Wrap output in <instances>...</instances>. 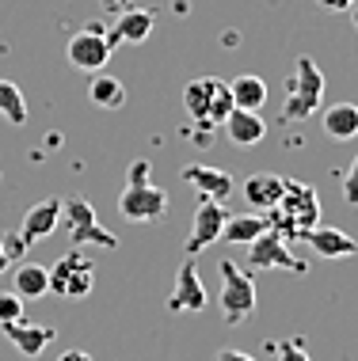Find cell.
I'll list each match as a JSON object with an SVG mask.
<instances>
[{
  "instance_id": "cell-1",
  "label": "cell",
  "mask_w": 358,
  "mask_h": 361,
  "mask_svg": "<svg viewBox=\"0 0 358 361\" xmlns=\"http://www.w3.org/2000/svg\"><path fill=\"white\" fill-rule=\"evenodd\" d=\"M316 221H321V198H316V190L297 179H286L282 202L270 209V228L282 232L286 240H294V236L305 240V232H313Z\"/></svg>"
},
{
  "instance_id": "cell-3",
  "label": "cell",
  "mask_w": 358,
  "mask_h": 361,
  "mask_svg": "<svg viewBox=\"0 0 358 361\" xmlns=\"http://www.w3.org/2000/svg\"><path fill=\"white\" fill-rule=\"evenodd\" d=\"M324 99V73L313 57H297L294 76L286 84V106H282V118L286 122H305L313 118V111Z\"/></svg>"
},
{
  "instance_id": "cell-15",
  "label": "cell",
  "mask_w": 358,
  "mask_h": 361,
  "mask_svg": "<svg viewBox=\"0 0 358 361\" xmlns=\"http://www.w3.org/2000/svg\"><path fill=\"white\" fill-rule=\"evenodd\" d=\"M221 84L225 80H217V76H198V80H191L183 87V106H187V114L202 130H210V106H214V95Z\"/></svg>"
},
{
  "instance_id": "cell-17",
  "label": "cell",
  "mask_w": 358,
  "mask_h": 361,
  "mask_svg": "<svg viewBox=\"0 0 358 361\" xmlns=\"http://www.w3.org/2000/svg\"><path fill=\"white\" fill-rule=\"evenodd\" d=\"M225 133L240 149H251V145H259L267 137V122L259 118V111H240V106H233V114L225 118Z\"/></svg>"
},
{
  "instance_id": "cell-8",
  "label": "cell",
  "mask_w": 358,
  "mask_h": 361,
  "mask_svg": "<svg viewBox=\"0 0 358 361\" xmlns=\"http://www.w3.org/2000/svg\"><path fill=\"white\" fill-rule=\"evenodd\" d=\"M248 267L251 270H290V274H305V262L290 251V240L275 228H267L259 240L248 243Z\"/></svg>"
},
{
  "instance_id": "cell-12",
  "label": "cell",
  "mask_w": 358,
  "mask_h": 361,
  "mask_svg": "<svg viewBox=\"0 0 358 361\" xmlns=\"http://www.w3.org/2000/svg\"><path fill=\"white\" fill-rule=\"evenodd\" d=\"M57 224H61V202L57 198H46V202H38V206H31L23 213V224H19V232L16 236L31 247V243L38 240H46L50 232H57Z\"/></svg>"
},
{
  "instance_id": "cell-7",
  "label": "cell",
  "mask_w": 358,
  "mask_h": 361,
  "mask_svg": "<svg viewBox=\"0 0 358 361\" xmlns=\"http://www.w3.org/2000/svg\"><path fill=\"white\" fill-rule=\"evenodd\" d=\"M111 54H114V46H111V38L100 23L80 27V31L69 38V46H65V57H69V65L76 73H103V65L111 61Z\"/></svg>"
},
{
  "instance_id": "cell-14",
  "label": "cell",
  "mask_w": 358,
  "mask_h": 361,
  "mask_svg": "<svg viewBox=\"0 0 358 361\" xmlns=\"http://www.w3.org/2000/svg\"><path fill=\"white\" fill-rule=\"evenodd\" d=\"M183 183H191L202 198H214V202H225L233 194V175L221 171V168H210V164H187L183 168Z\"/></svg>"
},
{
  "instance_id": "cell-9",
  "label": "cell",
  "mask_w": 358,
  "mask_h": 361,
  "mask_svg": "<svg viewBox=\"0 0 358 361\" xmlns=\"http://www.w3.org/2000/svg\"><path fill=\"white\" fill-rule=\"evenodd\" d=\"M225 221H229V209L214 198H202V206L195 209V224H191V236H187V255H198L206 251L210 243L221 240L225 232Z\"/></svg>"
},
{
  "instance_id": "cell-13",
  "label": "cell",
  "mask_w": 358,
  "mask_h": 361,
  "mask_svg": "<svg viewBox=\"0 0 358 361\" xmlns=\"http://www.w3.org/2000/svg\"><path fill=\"white\" fill-rule=\"evenodd\" d=\"M244 202L256 213H270L282 202V190H286V179L282 175H275V171H256V175H248L244 179Z\"/></svg>"
},
{
  "instance_id": "cell-29",
  "label": "cell",
  "mask_w": 358,
  "mask_h": 361,
  "mask_svg": "<svg viewBox=\"0 0 358 361\" xmlns=\"http://www.w3.org/2000/svg\"><path fill=\"white\" fill-rule=\"evenodd\" d=\"M321 8H328V12H347V8L354 4V0H316Z\"/></svg>"
},
{
  "instance_id": "cell-2",
  "label": "cell",
  "mask_w": 358,
  "mask_h": 361,
  "mask_svg": "<svg viewBox=\"0 0 358 361\" xmlns=\"http://www.w3.org/2000/svg\"><path fill=\"white\" fill-rule=\"evenodd\" d=\"M149 171H153L149 160H138L130 168V183H126L122 194H119V213L133 224L160 221L164 213H168V194H164L160 187H153Z\"/></svg>"
},
{
  "instance_id": "cell-24",
  "label": "cell",
  "mask_w": 358,
  "mask_h": 361,
  "mask_svg": "<svg viewBox=\"0 0 358 361\" xmlns=\"http://www.w3.org/2000/svg\"><path fill=\"white\" fill-rule=\"evenodd\" d=\"M0 114L12 126H27V95L12 80H0Z\"/></svg>"
},
{
  "instance_id": "cell-10",
  "label": "cell",
  "mask_w": 358,
  "mask_h": 361,
  "mask_svg": "<svg viewBox=\"0 0 358 361\" xmlns=\"http://www.w3.org/2000/svg\"><path fill=\"white\" fill-rule=\"evenodd\" d=\"M153 27H157V12H149V8H122L107 38H111V46H122V42L141 46V42H149Z\"/></svg>"
},
{
  "instance_id": "cell-23",
  "label": "cell",
  "mask_w": 358,
  "mask_h": 361,
  "mask_svg": "<svg viewBox=\"0 0 358 361\" xmlns=\"http://www.w3.org/2000/svg\"><path fill=\"white\" fill-rule=\"evenodd\" d=\"M16 293L23 300H38L42 293H50V270L35 267V262H23V267L16 270Z\"/></svg>"
},
{
  "instance_id": "cell-25",
  "label": "cell",
  "mask_w": 358,
  "mask_h": 361,
  "mask_svg": "<svg viewBox=\"0 0 358 361\" xmlns=\"http://www.w3.org/2000/svg\"><path fill=\"white\" fill-rule=\"evenodd\" d=\"M23 319V297L19 293H0V327Z\"/></svg>"
},
{
  "instance_id": "cell-22",
  "label": "cell",
  "mask_w": 358,
  "mask_h": 361,
  "mask_svg": "<svg viewBox=\"0 0 358 361\" xmlns=\"http://www.w3.org/2000/svg\"><path fill=\"white\" fill-rule=\"evenodd\" d=\"M229 92H233V103L240 106V111H259V106L267 103V84L259 80V76H237L233 84H229Z\"/></svg>"
},
{
  "instance_id": "cell-11",
  "label": "cell",
  "mask_w": 358,
  "mask_h": 361,
  "mask_svg": "<svg viewBox=\"0 0 358 361\" xmlns=\"http://www.w3.org/2000/svg\"><path fill=\"white\" fill-rule=\"evenodd\" d=\"M168 308L172 312H202L206 308V286H202L198 267L191 259L179 267L176 286H172V297H168Z\"/></svg>"
},
{
  "instance_id": "cell-4",
  "label": "cell",
  "mask_w": 358,
  "mask_h": 361,
  "mask_svg": "<svg viewBox=\"0 0 358 361\" xmlns=\"http://www.w3.org/2000/svg\"><path fill=\"white\" fill-rule=\"evenodd\" d=\"M217 270H221V319L229 327H240L256 312V281L233 259H221Z\"/></svg>"
},
{
  "instance_id": "cell-26",
  "label": "cell",
  "mask_w": 358,
  "mask_h": 361,
  "mask_svg": "<svg viewBox=\"0 0 358 361\" xmlns=\"http://www.w3.org/2000/svg\"><path fill=\"white\" fill-rule=\"evenodd\" d=\"M278 361H313L305 354V343L302 338H286L282 346H278Z\"/></svg>"
},
{
  "instance_id": "cell-30",
  "label": "cell",
  "mask_w": 358,
  "mask_h": 361,
  "mask_svg": "<svg viewBox=\"0 0 358 361\" xmlns=\"http://www.w3.org/2000/svg\"><path fill=\"white\" fill-rule=\"evenodd\" d=\"M12 267V251H8V236H0V274Z\"/></svg>"
},
{
  "instance_id": "cell-18",
  "label": "cell",
  "mask_w": 358,
  "mask_h": 361,
  "mask_svg": "<svg viewBox=\"0 0 358 361\" xmlns=\"http://www.w3.org/2000/svg\"><path fill=\"white\" fill-rule=\"evenodd\" d=\"M4 335L12 338V346L19 350L23 357H38L46 346H50V338H57L54 327H35V324H4Z\"/></svg>"
},
{
  "instance_id": "cell-31",
  "label": "cell",
  "mask_w": 358,
  "mask_h": 361,
  "mask_svg": "<svg viewBox=\"0 0 358 361\" xmlns=\"http://www.w3.org/2000/svg\"><path fill=\"white\" fill-rule=\"evenodd\" d=\"M57 361H92V354H88V350H65Z\"/></svg>"
},
{
  "instance_id": "cell-19",
  "label": "cell",
  "mask_w": 358,
  "mask_h": 361,
  "mask_svg": "<svg viewBox=\"0 0 358 361\" xmlns=\"http://www.w3.org/2000/svg\"><path fill=\"white\" fill-rule=\"evenodd\" d=\"M270 228V217H263V213H229L225 221V232H221V240L225 243H240V247H248L251 240H259L263 232Z\"/></svg>"
},
{
  "instance_id": "cell-32",
  "label": "cell",
  "mask_w": 358,
  "mask_h": 361,
  "mask_svg": "<svg viewBox=\"0 0 358 361\" xmlns=\"http://www.w3.org/2000/svg\"><path fill=\"white\" fill-rule=\"evenodd\" d=\"M354 27H358V8H354Z\"/></svg>"
},
{
  "instance_id": "cell-6",
  "label": "cell",
  "mask_w": 358,
  "mask_h": 361,
  "mask_svg": "<svg viewBox=\"0 0 358 361\" xmlns=\"http://www.w3.org/2000/svg\"><path fill=\"white\" fill-rule=\"evenodd\" d=\"M92 289H95V267L80 247L65 251V255L50 267V293H57V297L80 300V297H88Z\"/></svg>"
},
{
  "instance_id": "cell-5",
  "label": "cell",
  "mask_w": 358,
  "mask_h": 361,
  "mask_svg": "<svg viewBox=\"0 0 358 361\" xmlns=\"http://www.w3.org/2000/svg\"><path fill=\"white\" fill-rule=\"evenodd\" d=\"M61 224H65V232H69L73 247H107V251L119 247V240H114L100 224V217H95L92 202L80 198V194H73V198L61 202Z\"/></svg>"
},
{
  "instance_id": "cell-21",
  "label": "cell",
  "mask_w": 358,
  "mask_h": 361,
  "mask_svg": "<svg viewBox=\"0 0 358 361\" xmlns=\"http://www.w3.org/2000/svg\"><path fill=\"white\" fill-rule=\"evenodd\" d=\"M88 99L100 106V111H122L126 106V84L119 80V76L95 73V80L88 87Z\"/></svg>"
},
{
  "instance_id": "cell-27",
  "label": "cell",
  "mask_w": 358,
  "mask_h": 361,
  "mask_svg": "<svg viewBox=\"0 0 358 361\" xmlns=\"http://www.w3.org/2000/svg\"><path fill=\"white\" fill-rule=\"evenodd\" d=\"M343 198L351 202V206H358V156L351 160V168L343 175Z\"/></svg>"
},
{
  "instance_id": "cell-16",
  "label": "cell",
  "mask_w": 358,
  "mask_h": 361,
  "mask_svg": "<svg viewBox=\"0 0 358 361\" xmlns=\"http://www.w3.org/2000/svg\"><path fill=\"white\" fill-rule=\"evenodd\" d=\"M305 240H309V247H313V255H321V259L358 255V240L347 236L343 228H313V232H305Z\"/></svg>"
},
{
  "instance_id": "cell-28",
  "label": "cell",
  "mask_w": 358,
  "mask_h": 361,
  "mask_svg": "<svg viewBox=\"0 0 358 361\" xmlns=\"http://www.w3.org/2000/svg\"><path fill=\"white\" fill-rule=\"evenodd\" d=\"M217 361H256L251 354H244V350H221Z\"/></svg>"
},
{
  "instance_id": "cell-20",
  "label": "cell",
  "mask_w": 358,
  "mask_h": 361,
  "mask_svg": "<svg viewBox=\"0 0 358 361\" xmlns=\"http://www.w3.org/2000/svg\"><path fill=\"white\" fill-rule=\"evenodd\" d=\"M324 133L335 141L358 137V106L354 103H335L324 111Z\"/></svg>"
}]
</instances>
